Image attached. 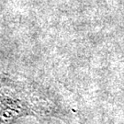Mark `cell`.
<instances>
[{
	"mask_svg": "<svg viewBox=\"0 0 124 124\" xmlns=\"http://www.w3.org/2000/svg\"><path fill=\"white\" fill-rule=\"evenodd\" d=\"M27 109L18 99L0 96V124H11L21 116L26 115Z\"/></svg>",
	"mask_w": 124,
	"mask_h": 124,
	"instance_id": "obj_1",
	"label": "cell"
},
{
	"mask_svg": "<svg viewBox=\"0 0 124 124\" xmlns=\"http://www.w3.org/2000/svg\"><path fill=\"white\" fill-rule=\"evenodd\" d=\"M122 62H124V58H123V61H122Z\"/></svg>",
	"mask_w": 124,
	"mask_h": 124,
	"instance_id": "obj_2",
	"label": "cell"
}]
</instances>
